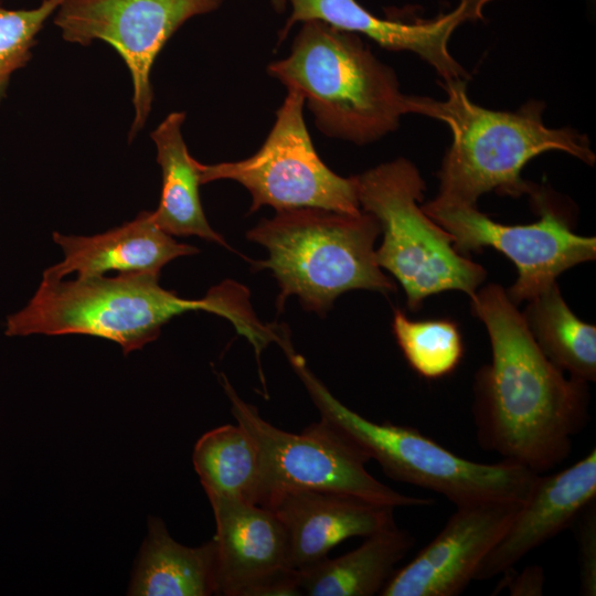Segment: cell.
I'll list each match as a JSON object with an SVG mask.
<instances>
[{"mask_svg": "<svg viewBox=\"0 0 596 596\" xmlns=\"http://www.w3.org/2000/svg\"><path fill=\"white\" fill-rule=\"evenodd\" d=\"M158 279L146 273L73 281L42 277L29 302L6 318L4 334H87L116 342L127 354L155 341L172 318L204 310L230 320L255 349L269 340L272 328L257 319L242 285L226 280L193 300L163 289Z\"/></svg>", "mask_w": 596, "mask_h": 596, "instance_id": "cell-2", "label": "cell"}, {"mask_svg": "<svg viewBox=\"0 0 596 596\" xmlns=\"http://www.w3.org/2000/svg\"><path fill=\"white\" fill-rule=\"evenodd\" d=\"M223 0H64L54 24L62 38L83 46L99 40L124 60L132 79L135 117L128 139L143 128L151 111L155 61L189 19L217 10Z\"/></svg>", "mask_w": 596, "mask_h": 596, "instance_id": "cell-11", "label": "cell"}, {"mask_svg": "<svg viewBox=\"0 0 596 596\" xmlns=\"http://www.w3.org/2000/svg\"><path fill=\"white\" fill-rule=\"evenodd\" d=\"M414 544L415 539L396 523L376 531L364 536L356 549L298 571L301 595H380Z\"/></svg>", "mask_w": 596, "mask_h": 596, "instance_id": "cell-19", "label": "cell"}, {"mask_svg": "<svg viewBox=\"0 0 596 596\" xmlns=\"http://www.w3.org/2000/svg\"><path fill=\"white\" fill-rule=\"evenodd\" d=\"M596 500V449L552 475H539L509 528L481 562L475 579H490L512 568L528 553L574 525Z\"/></svg>", "mask_w": 596, "mask_h": 596, "instance_id": "cell-15", "label": "cell"}, {"mask_svg": "<svg viewBox=\"0 0 596 596\" xmlns=\"http://www.w3.org/2000/svg\"><path fill=\"white\" fill-rule=\"evenodd\" d=\"M353 178L361 210L383 233L376 263L401 284L411 311L443 291L476 294L487 272L460 254L450 234L424 212L425 181L414 163L398 158Z\"/></svg>", "mask_w": 596, "mask_h": 596, "instance_id": "cell-7", "label": "cell"}, {"mask_svg": "<svg viewBox=\"0 0 596 596\" xmlns=\"http://www.w3.org/2000/svg\"><path fill=\"white\" fill-rule=\"evenodd\" d=\"M64 0H43L28 10L0 6V103L6 97L11 75L32 57L36 35Z\"/></svg>", "mask_w": 596, "mask_h": 596, "instance_id": "cell-24", "label": "cell"}, {"mask_svg": "<svg viewBox=\"0 0 596 596\" xmlns=\"http://www.w3.org/2000/svg\"><path fill=\"white\" fill-rule=\"evenodd\" d=\"M521 504L457 507L441 531L394 572L380 595H459L475 579L481 562L502 538Z\"/></svg>", "mask_w": 596, "mask_h": 596, "instance_id": "cell-13", "label": "cell"}, {"mask_svg": "<svg viewBox=\"0 0 596 596\" xmlns=\"http://www.w3.org/2000/svg\"><path fill=\"white\" fill-rule=\"evenodd\" d=\"M216 532V595H301L289 567L286 530L268 508L236 500L209 499Z\"/></svg>", "mask_w": 596, "mask_h": 596, "instance_id": "cell-12", "label": "cell"}, {"mask_svg": "<svg viewBox=\"0 0 596 596\" xmlns=\"http://www.w3.org/2000/svg\"><path fill=\"white\" fill-rule=\"evenodd\" d=\"M268 74L299 92L317 128L327 137L366 145L396 130L412 113L395 72L352 32L310 20L295 36L288 56Z\"/></svg>", "mask_w": 596, "mask_h": 596, "instance_id": "cell-4", "label": "cell"}, {"mask_svg": "<svg viewBox=\"0 0 596 596\" xmlns=\"http://www.w3.org/2000/svg\"><path fill=\"white\" fill-rule=\"evenodd\" d=\"M291 14L279 31L281 43L298 22L322 21L337 29L360 33L392 51L418 55L439 75L443 83L466 81L467 72L453 57L448 43L455 30L467 21L483 19V8L491 0H460L449 13L421 22L381 19L356 0H288Z\"/></svg>", "mask_w": 596, "mask_h": 596, "instance_id": "cell-14", "label": "cell"}, {"mask_svg": "<svg viewBox=\"0 0 596 596\" xmlns=\"http://www.w3.org/2000/svg\"><path fill=\"white\" fill-rule=\"evenodd\" d=\"M531 196L540 219L525 225L498 223L476 205L446 204L435 199L422 205L450 234L460 254L492 247L515 265L518 278L507 294L517 306L555 283L563 272L596 257L594 236L575 234L565 215L538 187Z\"/></svg>", "mask_w": 596, "mask_h": 596, "instance_id": "cell-10", "label": "cell"}, {"mask_svg": "<svg viewBox=\"0 0 596 596\" xmlns=\"http://www.w3.org/2000/svg\"><path fill=\"white\" fill-rule=\"evenodd\" d=\"M214 540L198 547L174 541L163 521L150 518L128 589L136 596L216 595Z\"/></svg>", "mask_w": 596, "mask_h": 596, "instance_id": "cell-20", "label": "cell"}, {"mask_svg": "<svg viewBox=\"0 0 596 596\" xmlns=\"http://www.w3.org/2000/svg\"><path fill=\"white\" fill-rule=\"evenodd\" d=\"M321 418L336 426L394 480L446 497L456 507L523 502L539 473L514 462H477L460 457L416 428L376 423L336 398L299 354L289 360Z\"/></svg>", "mask_w": 596, "mask_h": 596, "instance_id": "cell-6", "label": "cell"}, {"mask_svg": "<svg viewBox=\"0 0 596 596\" xmlns=\"http://www.w3.org/2000/svg\"><path fill=\"white\" fill-rule=\"evenodd\" d=\"M543 585L544 572L540 565L526 566L519 573H515L512 567L502 573L496 593L505 587L511 596H540Z\"/></svg>", "mask_w": 596, "mask_h": 596, "instance_id": "cell-26", "label": "cell"}, {"mask_svg": "<svg viewBox=\"0 0 596 596\" xmlns=\"http://www.w3.org/2000/svg\"><path fill=\"white\" fill-rule=\"evenodd\" d=\"M64 259L45 269L42 277L63 279L76 273L77 278L104 276L107 272L160 275L172 259L198 254L189 244L177 242L161 230L152 212L141 211L132 221L93 236L53 233Z\"/></svg>", "mask_w": 596, "mask_h": 596, "instance_id": "cell-17", "label": "cell"}, {"mask_svg": "<svg viewBox=\"0 0 596 596\" xmlns=\"http://www.w3.org/2000/svg\"><path fill=\"white\" fill-rule=\"evenodd\" d=\"M392 329L405 360L425 379L450 374L462 359L461 332L453 320H412L396 309Z\"/></svg>", "mask_w": 596, "mask_h": 596, "instance_id": "cell-23", "label": "cell"}, {"mask_svg": "<svg viewBox=\"0 0 596 596\" xmlns=\"http://www.w3.org/2000/svg\"><path fill=\"white\" fill-rule=\"evenodd\" d=\"M184 120V111H172L150 134L162 174L160 202L152 217L170 235H193L227 246L203 212L199 161L184 142L181 131Z\"/></svg>", "mask_w": 596, "mask_h": 596, "instance_id": "cell-18", "label": "cell"}, {"mask_svg": "<svg viewBox=\"0 0 596 596\" xmlns=\"http://www.w3.org/2000/svg\"><path fill=\"white\" fill-rule=\"evenodd\" d=\"M304 105L299 92L287 89L262 147L234 162H199L201 183L223 179L238 182L252 195L249 212L269 205L276 212L320 207L361 213L354 178L334 173L318 156L305 124Z\"/></svg>", "mask_w": 596, "mask_h": 596, "instance_id": "cell-9", "label": "cell"}, {"mask_svg": "<svg viewBox=\"0 0 596 596\" xmlns=\"http://www.w3.org/2000/svg\"><path fill=\"white\" fill-rule=\"evenodd\" d=\"M380 233L376 219L364 211L297 207L263 219L246 237L268 251L267 259L253 265L272 270L279 285L277 307L295 295L307 310L323 316L345 291L395 290L375 259Z\"/></svg>", "mask_w": 596, "mask_h": 596, "instance_id": "cell-5", "label": "cell"}, {"mask_svg": "<svg viewBox=\"0 0 596 596\" xmlns=\"http://www.w3.org/2000/svg\"><path fill=\"white\" fill-rule=\"evenodd\" d=\"M574 524L579 561V594L596 595V500L589 502Z\"/></svg>", "mask_w": 596, "mask_h": 596, "instance_id": "cell-25", "label": "cell"}, {"mask_svg": "<svg viewBox=\"0 0 596 596\" xmlns=\"http://www.w3.org/2000/svg\"><path fill=\"white\" fill-rule=\"evenodd\" d=\"M264 507L278 517L286 530L289 567L296 572L327 557L342 541L395 524V508L329 491H283Z\"/></svg>", "mask_w": 596, "mask_h": 596, "instance_id": "cell-16", "label": "cell"}, {"mask_svg": "<svg viewBox=\"0 0 596 596\" xmlns=\"http://www.w3.org/2000/svg\"><path fill=\"white\" fill-rule=\"evenodd\" d=\"M288 0H270L273 8L276 12L281 13L286 9Z\"/></svg>", "mask_w": 596, "mask_h": 596, "instance_id": "cell-27", "label": "cell"}, {"mask_svg": "<svg viewBox=\"0 0 596 596\" xmlns=\"http://www.w3.org/2000/svg\"><path fill=\"white\" fill-rule=\"evenodd\" d=\"M441 86L446 99L413 96L412 102L413 114L445 123L453 136L437 174L436 201L476 205L491 191L514 198L531 195L536 187L522 179V170L531 159L550 150L594 164L595 153L586 136L573 128L544 125V103L529 100L514 111L491 110L470 100L466 81Z\"/></svg>", "mask_w": 596, "mask_h": 596, "instance_id": "cell-3", "label": "cell"}, {"mask_svg": "<svg viewBox=\"0 0 596 596\" xmlns=\"http://www.w3.org/2000/svg\"><path fill=\"white\" fill-rule=\"evenodd\" d=\"M491 362L478 370L472 414L478 444L539 475L561 465L588 419V383L565 375L534 341L507 290L489 284L470 298Z\"/></svg>", "mask_w": 596, "mask_h": 596, "instance_id": "cell-1", "label": "cell"}, {"mask_svg": "<svg viewBox=\"0 0 596 596\" xmlns=\"http://www.w3.org/2000/svg\"><path fill=\"white\" fill-rule=\"evenodd\" d=\"M222 384L234 418L252 434L262 454V507L275 494L297 489L337 492L393 508L434 503L429 498L398 492L374 478L365 467L370 457L328 421L320 418L298 434L285 432L243 401L223 374Z\"/></svg>", "mask_w": 596, "mask_h": 596, "instance_id": "cell-8", "label": "cell"}, {"mask_svg": "<svg viewBox=\"0 0 596 596\" xmlns=\"http://www.w3.org/2000/svg\"><path fill=\"white\" fill-rule=\"evenodd\" d=\"M546 358L570 376L596 379V327L582 321L565 302L555 283L528 300L522 313Z\"/></svg>", "mask_w": 596, "mask_h": 596, "instance_id": "cell-22", "label": "cell"}, {"mask_svg": "<svg viewBox=\"0 0 596 596\" xmlns=\"http://www.w3.org/2000/svg\"><path fill=\"white\" fill-rule=\"evenodd\" d=\"M192 461L209 499L259 504L263 460L252 434L240 423L216 427L196 441Z\"/></svg>", "mask_w": 596, "mask_h": 596, "instance_id": "cell-21", "label": "cell"}]
</instances>
